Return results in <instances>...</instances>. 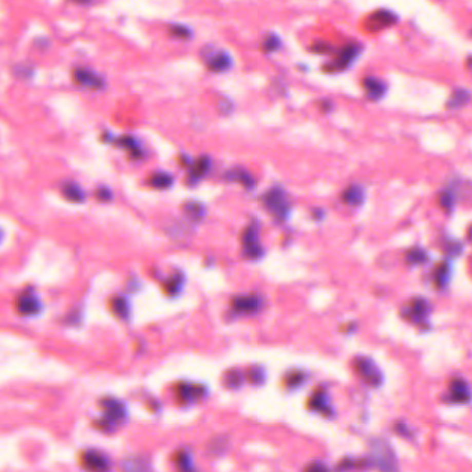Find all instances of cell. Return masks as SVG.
Returning <instances> with one entry per match:
<instances>
[{
    "mask_svg": "<svg viewBox=\"0 0 472 472\" xmlns=\"http://www.w3.org/2000/svg\"><path fill=\"white\" fill-rule=\"evenodd\" d=\"M258 223H252L251 226L246 229L242 234V246H244V254L247 258L259 259L263 255V248L260 247L258 240Z\"/></svg>",
    "mask_w": 472,
    "mask_h": 472,
    "instance_id": "277c9868",
    "label": "cell"
},
{
    "mask_svg": "<svg viewBox=\"0 0 472 472\" xmlns=\"http://www.w3.org/2000/svg\"><path fill=\"white\" fill-rule=\"evenodd\" d=\"M371 467H377L381 472H395L396 457L395 451L390 445L385 441H374L371 443V454H370Z\"/></svg>",
    "mask_w": 472,
    "mask_h": 472,
    "instance_id": "6da1fadb",
    "label": "cell"
},
{
    "mask_svg": "<svg viewBox=\"0 0 472 472\" xmlns=\"http://www.w3.org/2000/svg\"><path fill=\"white\" fill-rule=\"evenodd\" d=\"M449 398L451 402L460 404H467L472 400V390L465 380L463 378H453L450 382Z\"/></svg>",
    "mask_w": 472,
    "mask_h": 472,
    "instance_id": "9c48e42d",
    "label": "cell"
},
{
    "mask_svg": "<svg viewBox=\"0 0 472 472\" xmlns=\"http://www.w3.org/2000/svg\"><path fill=\"white\" fill-rule=\"evenodd\" d=\"M81 465L89 472H107L109 469V463L107 457L100 451L86 450L81 454Z\"/></svg>",
    "mask_w": 472,
    "mask_h": 472,
    "instance_id": "5b68a950",
    "label": "cell"
},
{
    "mask_svg": "<svg viewBox=\"0 0 472 472\" xmlns=\"http://www.w3.org/2000/svg\"><path fill=\"white\" fill-rule=\"evenodd\" d=\"M396 23V15L389 10H378L366 21V28L370 32H378Z\"/></svg>",
    "mask_w": 472,
    "mask_h": 472,
    "instance_id": "30bf717a",
    "label": "cell"
},
{
    "mask_svg": "<svg viewBox=\"0 0 472 472\" xmlns=\"http://www.w3.org/2000/svg\"><path fill=\"white\" fill-rule=\"evenodd\" d=\"M175 459H176L175 461H176V465L177 468L180 469V472H194L190 454L187 453V451H183V450L182 451H179Z\"/></svg>",
    "mask_w": 472,
    "mask_h": 472,
    "instance_id": "f1b7e54d",
    "label": "cell"
},
{
    "mask_svg": "<svg viewBox=\"0 0 472 472\" xmlns=\"http://www.w3.org/2000/svg\"><path fill=\"white\" fill-rule=\"evenodd\" d=\"M209 166H211V161H209L208 157H201V158L195 162L194 166L191 168L190 173H188V183H190V184H194V183L198 182L201 177L208 172Z\"/></svg>",
    "mask_w": 472,
    "mask_h": 472,
    "instance_id": "44dd1931",
    "label": "cell"
},
{
    "mask_svg": "<svg viewBox=\"0 0 472 472\" xmlns=\"http://www.w3.org/2000/svg\"><path fill=\"white\" fill-rule=\"evenodd\" d=\"M100 407L104 411V418L109 420L112 424L122 421L126 417V407L122 402L114 398H104L100 400Z\"/></svg>",
    "mask_w": 472,
    "mask_h": 472,
    "instance_id": "ba28073f",
    "label": "cell"
},
{
    "mask_svg": "<svg viewBox=\"0 0 472 472\" xmlns=\"http://www.w3.org/2000/svg\"><path fill=\"white\" fill-rule=\"evenodd\" d=\"M73 79L75 82L86 87H93V89H101L104 86V81L103 78L99 77L90 69L86 68H77L73 71Z\"/></svg>",
    "mask_w": 472,
    "mask_h": 472,
    "instance_id": "7c38bea8",
    "label": "cell"
},
{
    "mask_svg": "<svg viewBox=\"0 0 472 472\" xmlns=\"http://www.w3.org/2000/svg\"><path fill=\"white\" fill-rule=\"evenodd\" d=\"M331 49L328 43H314L313 46V50L317 51V53H324V51H328Z\"/></svg>",
    "mask_w": 472,
    "mask_h": 472,
    "instance_id": "ab89813d",
    "label": "cell"
},
{
    "mask_svg": "<svg viewBox=\"0 0 472 472\" xmlns=\"http://www.w3.org/2000/svg\"><path fill=\"white\" fill-rule=\"evenodd\" d=\"M233 308L240 313H255L262 306V299L258 295L236 296L233 299Z\"/></svg>",
    "mask_w": 472,
    "mask_h": 472,
    "instance_id": "8fae6325",
    "label": "cell"
},
{
    "mask_svg": "<svg viewBox=\"0 0 472 472\" xmlns=\"http://www.w3.org/2000/svg\"><path fill=\"white\" fill-rule=\"evenodd\" d=\"M233 60L226 51H218V53H212L208 55L206 64L208 68L214 72H222L232 67Z\"/></svg>",
    "mask_w": 472,
    "mask_h": 472,
    "instance_id": "2e32d148",
    "label": "cell"
},
{
    "mask_svg": "<svg viewBox=\"0 0 472 472\" xmlns=\"http://www.w3.org/2000/svg\"><path fill=\"white\" fill-rule=\"evenodd\" d=\"M171 32H172V35L177 37H182V39H187V37L190 36V29L182 24H175L171 27Z\"/></svg>",
    "mask_w": 472,
    "mask_h": 472,
    "instance_id": "8d00e7d4",
    "label": "cell"
},
{
    "mask_svg": "<svg viewBox=\"0 0 472 472\" xmlns=\"http://www.w3.org/2000/svg\"><path fill=\"white\" fill-rule=\"evenodd\" d=\"M242 381H244V377H242V374H241L238 370H229V371L224 372V375H223V384H224L227 388H230V389H237V388H240Z\"/></svg>",
    "mask_w": 472,
    "mask_h": 472,
    "instance_id": "d4e9b609",
    "label": "cell"
},
{
    "mask_svg": "<svg viewBox=\"0 0 472 472\" xmlns=\"http://www.w3.org/2000/svg\"><path fill=\"white\" fill-rule=\"evenodd\" d=\"M469 238H471V240H472V227H471V229H469Z\"/></svg>",
    "mask_w": 472,
    "mask_h": 472,
    "instance_id": "b9f144b4",
    "label": "cell"
},
{
    "mask_svg": "<svg viewBox=\"0 0 472 472\" xmlns=\"http://www.w3.org/2000/svg\"><path fill=\"white\" fill-rule=\"evenodd\" d=\"M305 380H306L305 372L295 370V371H291L287 374L284 382H286V385L288 386V388H298V386L304 384Z\"/></svg>",
    "mask_w": 472,
    "mask_h": 472,
    "instance_id": "1f68e13d",
    "label": "cell"
},
{
    "mask_svg": "<svg viewBox=\"0 0 472 472\" xmlns=\"http://www.w3.org/2000/svg\"><path fill=\"white\" fill-rule=\"evenodd\" d=\"M17 310L23 316H33L42 310L41 300L35 295H21L17 300Z\"/></svg>",
    "mask_w": 472,
    "mask_h": 472,
    "instance_id": "9a60e30c",
    "label": "cell"
},
{
    "mask_svg": "<svg viewBox=\"0 0 472 472\" xmlns=\"http://www.w3.org/2000/svg\"><path fill=\"white\" fill-rule=\"evenodd\" d=\"M205 389L202 386L190 385V384H184L180 382L176 386V396L180 403H188L194 399H198L201 395H204Z\"/></svg>",
    "mask_w": 472,
    "mask_h": 472,
    "instance_id": "5bb4252c",
    "label": "cell"
},
{
    "mask_svg": "<svg viewBox=\"0 0 472 472\" xmlns=\"http://www.w3.org/2000/svg\"><path fill=\"white\" fill-rule=\"evenodd\" d=\"M363 86L364 90H366V95H367V97L370 100H378V99H381L386 91L385 83L382 82V81H380V79H377V78L367 77L364 79Z\"/></svg>",
    "mask_w": 472,
    "mask_h": 472,
    "instance_id": "e0dca14e",
    "label": "cell"
},
{
    "mask_svg": "<svg viewBox=\"0 0 472 472\" xmlns=\"http://www.w3.org/2000/svg\"><path fill=\"white\" fill-rule=\"evenodd\" d=\"M304 472H330V469H328L326 464L320 463V461H314V463L309 464L308 467L305 468Z\"/></svg>",
    "mask_w": 472,
    "mask_h": 472,
    "instance_id": "74e56055",
    "label": "cell"
},
{
    "mask_svg": "<svg viewBox=\"0 0 472 472\" xmlns=\"http://www.w3.org/2000/svg\"><path fill=\"white\" fill-rule=\"evenodd\" d=\"M469 100H471L469 91H467L465 89H457V90L453 91V95L450 96L449 101H447V108L459 109L468 104Z\"/></svg>",
    "mask_w": 472,
    "mask_h": 472,
    "instance_id": "7402d4cb",
    "label": "cell"
},
{
    "mask_svg": "<svg viewBox=\"0 0 472 472\" xmlns=\"http://www.w3.org/2000/svg\"><path fill=\"white\" fill-rule=\"evenodd\" d=\"M247 378L252 384H262L265 381V370L258 366L250 368V371L247 372Z\"/></svg>",
    "mask_w": 472,
    "mask_h": 472,
    "instance_id": "e575fe53",
    "label": "cell"
},
{
    "mask_svg": "<svg viewBox=\"0 0 472 472\" xmlns=\"http://www.w3.org/2000/svg\"><path fill=\"white\" fill-rule=\"evenodd\" d=\"M467 68L469 69V71H472V55H471V57H468V60H467Z\"/></svg>",
    "mask_w": 472,
    "mask_h": 472,
    "instance_id": "60d3db41",
    "label": "cell"
},
{
    "mask_svg": "<svg viewBox=\"0 0 472 472\" xmlns=\"http://www.w3.org/2000/svg\"><path fill=\"white\" fill-rule=\"evenodd\" d=\"M111 310L114 314H117L121 318H127L130 313V308H129V302H127L123 296H115L111 299Z\"/></svg>",
    "mask_w": 472,
    "mask_h": 472,
    "instance_id": "cb8c5ba5",
    "label": "cell"
},
{
    "mask_svg": "<svg viewBox=\"0 0 472 472\" xmlns=\"http://www.w3.org/2000/svg\"><path fill=\"white\" fill-rule=\"evenodd\" d=\"M172 183L173 177L168 173H155L150 177V184L157 188H168L172 186Z\"/></svg>",
    "mask_w": 472,
    "mask_h": 472,
    "instance_id": "83f0119b",
    "label": "cell"
},
{
    "mask_svg": "<svg viewBox=\"0 0 472 472\" xmlns=\"http://www.w3.org/2000/svg\"><path fill=\"white\" fill-rule=\"evenodd\" d=\"M449 277H450V268L449 263H441L438 266L435 272V282L436 286L439 287V288H443V287L447 286V282H449Z\"/></svg>",
    "mask_w": 472,
    "mask_h": 472,
    "instance_id": "4316f807",
    "label": "cell"
},
{
    "mask_svg": "<svg viewBox=\"0 0 472 472\" xmlns=\"http://www.w3.org/2000/svg\"><path fill=\"white\" fill-rule=\"evenodd\" d=\"M342 201L345 204L350 205V206H359L360 204H363L364 201V190L363 187L360 186H349L344 191L342 194Z\"/></svg>",
    "mask_w": 472,
    "mask_h": 472,
    "instance_id": "ffe728a7",
    "label": "cell"
},
{
    "mask_svg": "<svg viewBox=\"0 0 472 472\" xmlns=\"http://www.w3.org/2000/svg\"><path fill=\"white\" fill-rule=\"evenodd\" d=\"M439 204L442 208H445L446 211H451L454 205V195L450 190H446L443 193H441L439 195Z\"/></svg>",
    "mask_w": 472,
    "mask_h": 472,
    "instance_id": "d590c367",
    "label": "cell"
},
{
    "mask_svg": "<svg viewBox=\"0 0 472 472\" xmlns=\"http://www.w3.org/2000/svg\"><path fill=\"white\" fill-rule=\"evenodd\" d=\"M429 314V304L424 298H414L403 309V316L413 323H422Z\"/></svg>",
    "mask_w": 472,
    "mask_h": 472,
    "instance_id": "52a82bcc",
    "label": "cell"
},
{
    "mask_svg": "<svg viewBox=\"0 0 472 472\" xmlns=\"http://www.w3.org/2000/svg\"><path fill=\"white\" fill-rule=\"evenodd\" d=\"M265 206L277 219H284L290 214V202L287 200L286 191L281 187H273L263 195Z\"/></svg>",
    "mask_w": 472,
    "mask_h": 472,
    "instance_id": "3957f363",
    "label": "cell"
},
{
    "mask_svg": "<svg viewBox=\"0 0 472 472\" xmlns=\"http://www.w3.org/2000/svg\"><path fill=\"white\" fill-rule=\"evenodd\" d=\"M122 471L123 472H150L151 467L150 463L143 457H127L125 461L122 463Z\"/></svg>",
    "mask_w": 472,
    "mask_h": 472,
    "instance_id": "d6986e66",
    "label": "cell"
},
{
    "mask_svg": "<svg viewBox=\"0 0 472 472\" xmlns=\"http://www.w3.org/2000/svg\"><path fill=\"white\" fill-rule=\"evenodd\" d=\"M360 53V46L356 45V43H352V45L345 46L342 50L339 51V54L336 57L332 63L326 64L324 65V69L328 71V72H335V71H339L342 68H346L348 65H349L352 61H353Z\"/></svg>",
    "mask_w": 472,
    "mask_h": 472,
    "instance_id": "8992f818",
    "label": "cell"
},
{
    "mask_svg": "<svg viewBox=\"0 0 472 472\" xmlns=\"http://www.w3.org/2000/svg\"><path fill=\"white\" fill-rule=\"evenodd\" d=\"M353 368L356 374L363 380L367 385L372 386V388H377L382 384L384 381V375L382 371L380 370V367L377 366V363L370 357H356L353 362Z\"/></svg>",
    "mask_w": 472,
    "mask_h": 472,
    "instance_id": "7a4b0ae2",
    "label": "cell"
},
{
    "mask_svg": "<svg viewBox=\"0 0 472 472\" xmlns=\"http://www.w3.org/2000/svg\"><path fill=\"white\" fill-rule=\"evenodd\" d=\"M183 282H184V276H183L182 273L175 274V276H172V277L168 280L166 286H165V290H166V292H168L169 295H175V294H177V292L180 291Z\"/></svg>",
    "mask_w": 472,
    "mask_h": 472,
    "instance_id": "f546056e",
    "label": "cell"
},
{
    "mask_svg": "<svg viewBox=\"0 0 472 472\" xmlns=\"http://www.w3.org/2000/svg\"><path fill=\"white\" fill-rule=\"evenodd\" d=\"M65 198H68L72 202H83L85 200V193L81 187L75 183H65L61 188Z\"/></svg>",
    "mask_w": 472,
    "mask_h": 472,
    "instance_id": "603a6c76",
    "label": "cell"
},
{
    "mask_svg": "<svg viewBox=\"0 0 472 472\" xmlns=\"http://www.w3.org/2000/svg\"><path fill=\"white\" fill-rule=\"evenodd\" d=\"M278 47H280V39L276 35H268V36L265 37L263 43H262V50L265 53H272V51L277 50Z\"/></svg>",
    "mask_w": 472,
    "mask_h": 472,
    "instance_id": "836d02e7",
    "label": "cell"
},
{
    "mask_svg": "<svg viewBox=\"0 0 472 472\" xmlns=\"http://www.w3.org/2000/svg\"><path fill=\"white\" fill-rule=\"evenodd\" d=\"M96 197L99 198L100 201H109L111 200V197H112V193L109 190L108 187H97V190H96Z\"/></svg>",
    "mask_w": 472,
    "mask_h": 472,
    "instance_id": "f35d334b",
    "label": "cell"
},
{
    "mask_svg": "<svg viewBox=\"0 0 472 472\" xmlns=\"http://www.w3.org/2000/svg\"><path fill=\"white\" fill-rule=\"evenodd\" d=\"M227 180H232V182L241 183L242 186L247 187L248 190H251L255 186V179L251 176L250 173L247 172L246 169L242 168H233L230 171H227L224 175Z\"/></svg>",
    "mask_w": 472,
    "mask_h": 472,
    "instance_id": "ac0fdd59",
    "label": "cell"
},
{
    "mask_svg": "<svg viewBox=\"0 0 472 472\" xmlns=\"http://www.w3.org/2000/svg\"><path fill=\"white\" fill-rule=\"evenodd\" d=\"M184 212L188 215V218L194 219V220H200L205 214L204 205L198 202V201H188L184 204Z\"/></svg>",
    "mask_w": 472,
    "mask_h": 472,
    "instance_id": "484cf974",
    "label": "cell"
},
{
    "mask_svg": "<svg viewBox=\"0 0 472 472\" xmlns=\"http://www.w3.org/2000/svg\"><path fill=\"white\" fill-rule=\"evenodd\" d=\"M308 404L309 409L314 410V411H318V413L324 414V416H331L332 414V409L331 406H330V402H328V396L326 390H314V393L312 395V398L309 399Z\"/></svg>",
    "mask_w": 472,
    "mask_h": 472,
    "instance_id": "4fadbf2b",
    "label": "cell"
},
{
    "mask_svg": "<svg viewBox=\"0 0 472 472\" xmlns=\"http://www.w3.org/2000/svg\"><path fill=\"white\" fill-rule=\"evenodd\" d=\"M406 259H407V262H409V263L420 265V263H424V262L427 260L428 254L424 250H421V248L416 247V248H411V250L407 252V255H406Z\"/></svg>",
    "mask_w": 472,
    "mask_h": 472,
    "instance_id": "4dcf8cb0",
    "label": "cell"
},
{
    "mask_svg": "<svg viewBox=\"0 0 472 472\" xmlns=\"http://www.w3.org/2000/svg\"><path fill=\"white\" fill-rule=\"evenodd\" d=\"M118 143L121 145H123L125 148H127V150L130 151V154H132V157H135V158H139V157L141 155V151H140V148H139V145H137V143L135 141V139H132V137H129V136L122 137V139H119Z\"/></svg>",
    "mask_w": 472,
    "mask_h": 472,
    "instance_id": "d6a6232c",
    "label": "cell"
}]
</instances>
